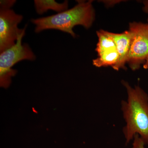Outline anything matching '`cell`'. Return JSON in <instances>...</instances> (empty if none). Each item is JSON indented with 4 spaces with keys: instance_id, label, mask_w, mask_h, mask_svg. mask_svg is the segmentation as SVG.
<instances>
[{
    "instance_id": "obj_1",
    "label": "cell",
    "mask_w": 148,
    "mask_h": 148,
    "mask_svg": "<svg viewBox=\"0 0 148 148\" xmlns=\"http://www.w3.org/2000/svg\"><path fill=\"white\" fill-rule=\"evenodd\" d=\"M122 84L126 88L127 101L121 102L123 115L126 124L123 132L127 145L135 135L148 146V94L138 86L132 87L127 82Z\"/></svg>"
},
{
    "instance_id": "obj_2",
    "label": "cell",
    "mask_w": 148,
    "mask_h": 148,
    "mask_svg": "<svg viewBox=\"0 0 148 148\" xmlns=\"http://www.w3.org/2000/svg\"><path fill=\"white\" fill-rule=\"evenodd\" d=\"M93 1H77V4L72 8L57 14L47 17L32 19L36 25L35 32L38 33L47 29H56L70 34L75 38L73 29L81 25L88 29L92 26L95 18V12L92 6Z\"/></svg>"
},
{
    "instance_id": "obj_3",
    "label": "cell",
    "mask_w": 148,
    "mask_h": 148,
    "mask_svg": "<svg viewBox=\"0 0 148 148\" xmlns=\"http://www.w3.org/2000/svg\"><path fill=\"white\" fill-rule=\"evenodd\" d=\"M25 30L19 36L13 46L1 53L0 54V85L7 88L11 83L12 77L16 75V71L12 67L19 61L24 60L34 61L36 56L27 44H22V38Z\"/></svg>"
},
{
    "instance_id": "obj_4",
    "label": "cell",
    "mask_w": 148,
    "mask_h": 148,
    "mask_svg": "<svg viewBox=\"0 0 148 148\" xmlns=\"http://www.w3.org/2000/svg\"><path fill=\"white\" fill-rule=\"evenodd\" d=\"M132 33L127 63L132 71L140 69L148 56V24L133 22L129 24Z\"/></svg>"
},
{
    "instance_id": "obj_5",
    "label": "cell",
    "mask_w": 148,
    "mask_h": 148,
    "mask_svg": "<svg viewBox=\"0 0 148 148\" xmlns=\"http://www.w3.org/2000/svg\"><path fill=\"white\" fill-rule=\"evenodd\" d=\"M23 16L10 8H0V52H3L16 44L19 36L26 30L19 29L18 24Z\"/></svg>"
},
{
    "instance_id": "obj_6",
    "label": "cell",
    "mask_w": 148,
    "mask_h": 148,
    "mask_svg": "<svg viewBox=\"0 0 148 148\" xmlns=\"http://www.w3.org/2000/svg\"><path fill=\"white\" fill-rule=\"evenodd\" d=\"M98 41L96 46L98 57L92 61L96 67L111 66L112 68L117 64L119 55L113 40L106 34L104 30L97 31Z\"/></svg>"
},
{
    "instance_id": "obj_7",
    "label": "cell",
    "mask_w": 148,
    "mask_h": 148,
    "mask_svg": "<svg viewBox=\"0 0 148 148\" xmlns=\"http://www.w3.org/2000/svg\"><path fill=\"white\" fill-rule=\"evenodd\" d=\"M105 31L106 34L110 37L113 40L119 55L118 62L113 69L117 71H119L121 69H126L125 64L127 62V56L130 49L132 33L129 30L121 34H116Z\"/></svg>"
},
{
    "instance_id": "obj_8",
    "label": "cell",
    "mask_w": 148,
    "mask_h": 148,
    "mask_svg": "<svg viewBox=\"0 0 148 148\" xmlns=\"http://www.w3.org/2000/svg\"><path fill=\"white\" fill-rule=\"evenodd\" d=\"M34 5L36 11L39 14H42L49 10L55 11L60 13L68 9L69 1H65L62 3H59L52 0H35Z\"/></svg>"
},
{
    "instance_id": "obj_9",
    "label": "cell",
    "mask_w": 148,
    "mask_h": 148,
    "mask_svg": "<svg viewBox=\"0 0 148 148\" xmlns=\"http://www.w3.org/2000/svg\"><path fill=\"white\" fill-rule=\"evenodd\" d=\"M133 140L132 148H145V143L138 134L135 135Z\"/></svg>"
},
{
    "instance_id": "obj_10",
    "label": "cell",
    "mask_w": 148,
    "mask_h": 148,
    "mask_svg": "<svg viewBox=\"0 0 148 148\" xmlns=\"http://www.w3.org/2000/svg\"><path fill=\"white\" fill-rule=\"evenodd\" d=\"M14 0H1L0 1V8L1 9L10 8L16 3Z\"/></svg>"
},
{
    "instance_id": "obj_11",
    "label": "cell",
    "mask_w": 148,
    "mask_h": 148,
    "mask_svg": "<svg viewBox=\"0 0 148 148\" xmlns=\"http://www.w3.org/2000/svg\"><path fill=\"white\" fill-rule=\"evenodd\" d=\"M144 6L143 7V10L144 12L148 14V0H145L143 1Z\"/></svg>"
},
{
    "instance_id": "obj_12",
    "label": "cell",
    "mask_w": 148,
    "mask_h": 148,
    "mask_svg": "<svg viewBox=\"0 0 148 148\" xmlns=\"http://www.w3.org/2000/svg\"><path fill=\"white\" fill-rule=\"evenodd\" d=\"M119 1H103V2L105 3L106 5L110 6L111 5H114L115 4L119 2Z\"/></svg>"
},
{
    "instance_id": "obj_13",
    "label": "cell",
    "mask_w": 148,
    "mask_h": 148,
    "mask_svg": "<svg viewBox=\"0 0 148 148\" xmlns=\"http://www.w3.org/2000/svg\"><path fill=\"white\" fill-rule=\"evenodd\" d=\"M143 67L144 69H148V56L147 58L146 59L145 63H144V65H143Z\"/></svg>"
},
{
    "instance_id": "obj_14",
    "label": "cell",
    "mask_w": 148,
    "mask_h": 148,
    "mask_svg": "<svg viewBox=\"0 0 148 148\" xmlns=\"http://www.w3.org/2000/svg\"><path fill=\"white\" fill-rule=\"evenodd\" d=\"M147 24H148V18H147Z\"/></svg>"
}]
</instances>
